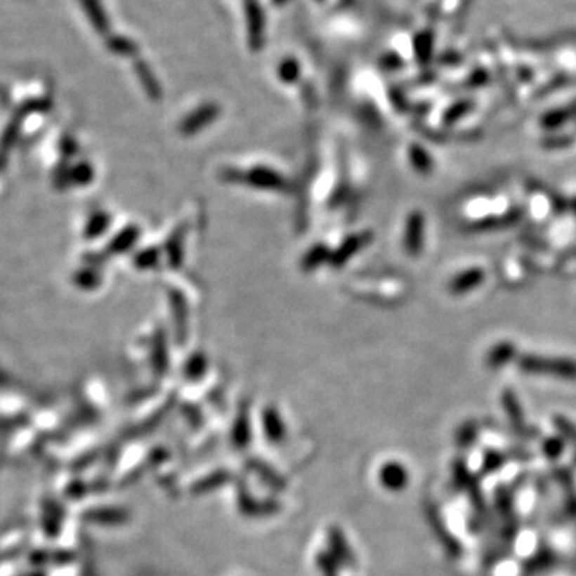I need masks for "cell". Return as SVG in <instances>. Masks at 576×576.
<instances>
[{
	"instance_id": "obj_11",
	"label": "cell",
	"mask_w": 576,
	"mask_h": 576,
	"mask_svg": "<svg viewBox=\"0 0 576 576\" xmlns=\"http://www.w3.org/2000/svg\"><path fill=\"white\" fill-rule=\"evenodd\" d=\"M360 245H362V237H354V239H351L348 244L344 245V249L343 250H339V258L341 259H346L348 256L346 255H349L351 251H355L357 249H360Z\"/></svg>"
},
{
	"instance_id": "obj_2",
	"label": "cell",
	"mask_w": 576,
	"mask_h": 576,
	"mask_svg": "<svg viewBox=\"0 0 576 576\" xmlns=\"http://www.w3.org/2000/svg\"><path fill=\"white\" fill-rule=\"evenodd\" d=\"M216 111H218V107L213 105L200 107L194 115L184 120L183 129L186 130L188 133H194V131H197L202 125H207L209 122H211V120L216 117Z\"/></svg>"
},
{
	"instance_id": "obj_6",
	"label": "cell",
	"mask_w": 576,
	"mask_h": 576,
	"mask_svg": "<svg viewBox=\"0 0 576 576\" xmlns=\"http://www.w3.org/2000/svg\"><path fill=\"white\" fill-rule=\"evenodd\" d=\"M504 405H506V410H508V414L512 419V423H514L516 429L517 431H523V418H522V412L521 408H518L516 399H512V395H508L504 399Z\"/></svg>"
},
{
	"instance_id": "obj_5",
	"label": "cell",
	"mask_w": 576,
	"mask_h": 576,
	"mask_svg": "<svg viewBox=\"0 0 576 576\" xmlns=\"http://www.w3.org/2000/svg\"><path fill=\"white\" fill-rule=\"evenodd\" d=\"M279 76L285 82H295L299 76V66L295 60H285L284 63H280L279 67Z\"/></svg>"
},
{
	"instance_id": "obj_8",
	"label": "cell",
	"mask_w": 576,
	"mask_h": 576,
	"mask_svg": "<svg viewBox=\"0 0 576 576\" xmlns=\"http://www.w3.org/2000/svg\"><path fill=\"white\" fill-rule=\"evenodd\" d=\"M556 428L561 431L562 437H565V439L572 440V442H576V426L570 423L568 419L556 418Z\"/></svg>"
},
{
	"instance_id": "obj_12",
	"label": "cell",
	"mask_w": 576,
	"mask_h": 576,
	"mask_svg": "<svg viewBox=\"0 0 576 576\" xmlns=\"http://www.w3.org/2000/svg\"><path fill=\"white\" fill-rule=\"evenodd\" d=\"M112 47L122 50V53H129V55L135 53L136 51L135 44L130 42V40H124V39H115L112 42Z\"/></svg>"
},
{
	"instance_id": "obj_9",
	"label": "cell",
	"mask_w": 576,
	"mask_h": 576,
	"mask_svg": "<svg viewBox=\"0 0 576 576\" xmlns=\"http://www.w3.org/2000/svg\"><path fill=\"white\" fill-rule=\"evenodd\" d=\"M563 450V442L562 439H547L544 442V453L547 458L556 459L558 458V454Z\"/></svg>"
},
{
	"instance_id": "obj_4",
	"label": "cell",
	"mask_w": 576,
	"mask_h": 576,
	"mask_svg": "<svg viewBox=\"0 0 576 576\" xmlns=\"http://www.w3.org/2000/svg\"><path fill=\"white\" fill-rule=\"evenodd\" d=\"M138 74H140L141 80L144 82V86H146V90L151 93L152 96H159L160 95V86L157 84V80L152 77L151 71H149V67L146 66V63H138Z\"/></svg>"
},
{
	"instance_id": "obj_7",
	"label": "cell",
	"mask_w": 576,
	"mask_h": 576,
	"mask_svg": "<svg viewBox=\"0 0 576 576\" xmlns=\"http://www.w3.org/2000/svg\"><path fill=\"white\" fill-rule=\"evenodd\" d=\"M86 5H89V11L91 13V18H93L95 26L100 29V31H107V20L105 13H101L98 0H86Z\"/></svg>"
},
{
	"instance_id": "obj_3",
	"label": "cell",
	"mask_w": 576,
	"mask_h": 576,
	"mask_svg": "<svg viewBox=\"0 0 576 576\" xmlns=\"http://www.w3.org/2000/svg\"><path fill=\"white\" fill-rule=\"evenodd\" d=\"M249 181L259 188H280L282 186V180L277 173H274L270 170H263V169L253 170L249 176Z\"/></svg>"
},
{
	"instance_id": "obj_10",
	"label": "cell",
	"mask_w": 576,
	"mask_h": 576,
	"mask_svg": "<svg viewBox=\"0 0 576 576\" xmlns=\"http://www.w3.org/2000/svg\"><path fill=\"white\" fill-rule=\"evenodd\" d=\"M501 464H503V457L497 452H488L485 454V461H483V471L492 472L495 469H498Z\"/></svg>"
},
{
	"instance_id": "obj_1",
	"label": "cell",
	"mask_w": 576,
	"mask_h": 576,
	"mask_svg": "<svg viewBox=\"0 0 576 576\" xmlns=\"http://www.w3.org/2000/svg\"><path fill=\"white\" fill-rule=\"evenodd\" d=\"M244 8L249 26V40L253 50H259L264 42V16L258 0H244Z\"/></svg>"
},
{
	"instance_id": "obj_13",
	"label": "cell",
	"mask_w": 576,
	"mask_h": 576,
	"mask_svg": "<svg viewBox=\"0 0 576 576\" xmlns=\"http://www.w3.org/2000/svg\"><path fill=\"white\" fill-rule=\"evenodd\" d=\"M575 461H576V453H575Z\"/></svg>"
}]
</instances>
